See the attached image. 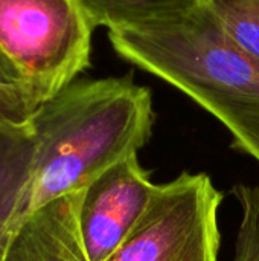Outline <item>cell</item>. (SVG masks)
<instances>
[{
  "label": "cell",
  "mask_w": 259,
  "mask_h": 261,
  "mask_svg": "<svg viewBox=\"0 0 259 261\" xmlns=\"http://www.w3.org/2000/svg\"><path fill=\"white\" fill-rule=\"evenodd\" d=\"M151 90L133 75L76 80L41 104L34 116L31 151L9 217L20 239L27 222L53 200L85 190L151 138Z\"/></svg>",
  "instance_id": "cell-1"
},
{
  "label": "cell",
  "mask_w": 259,
  "mask_h": 261,
  "mask_svg": "<svg viewBox=\"0 0 259 261\" xmlns=\"http://www.w3.org/2000/svg\"><path fill=\"white\" fill-rule=\"evenodd\" d=\"M114 52L215 116L232 147L259 164V60L238 47L202 5L108 29Z\"/></svg>",
  "instance_id": "cell-2"
},
{
  "label": "cell",
  "mask_w": 259,
  "mask_h": 261,
  "mask_svg": "<svg viewBox=\"0 0 259 261\" xmlns=\"http://www.w3.org/2000/svg\"><path fill=\"white\" fill-rule=\"evenodd\" d=\"M93 29L79 0H0V47L40 106L90 66Z\"/></svg>",
  "instance_id": "cell-3"
},
{
  "label": "cell",
  "mask_w": 259,
  "mask_h": 261,
  "mask_svg": "<svg viewBox=\"0 0 259 261\" xmlns=\"http://www.w3.org/2000/svg\"><path fill=\"white\" fill-rule=\"evenodd\" d=\"M223 193L206 173L183 171L159 190L108 261H218Z\"/></svg>",
  "instance_id": "cell-4"
},
{
  "label": "cell",
  "mask_w": 259,
  "mask_h": 261,
  "mask_svg": "<svg viewBox=\"0 0 259 261\" xmlns=\"http://www.w3.org/2000/svg\"><path fill=\"white\" fill-rule=\"evenodd\" d=\"M159 185L131 154L92 182L81 205V232L90 261H108L151 205Z\"/></svg>",
  "instance_id": "cell-5"
},
{
  "label": "cell",
  "mask_w": 259,
  "mask_h": 261,
  "mask_svg": "<svg viewBox=\"0 0 259 261\" xmlns=\"http://www.w3.org/2000/svg\"><path fill=\"white\" fill-rule=\"evenodd\" d=\"M84 193L53 200L27 222L21 231L27 261H90L79 220Z\"/></svg>",
  "instance_id": "cell-6"
},
{
  "label": "cell",
  "mask_w": 259,
  "mask_h": 261,
  "mask_svg": "<svg viewBox=\"0 0 259 261\" xmlns=\"http://www.w3.org/2000/svg\"><path fill=\"white\" fill-rule=\"evenodd\" d=\"M29 151L31 138L0 136V261H27L21 234L14 240L8 226Z\"/></svg>",
  "instance_id": "cell-7"
},
{
  "label": "cell",
  "mask_w": 259,
  "mask_h": 261,
  "mask_svg": "<svg viewBox=\"0 0 259 261\" xmlns=\"http://www.w3.org/2000/svg\"><path fill=\"white\" fill-rule=\"evenodd\" d=\"M95 28L137 24L188 11L200 0H79Z\"/></svg>",
  "instance_id": "cell-8"
},
{
  "label": "cell",
  "mask_w": 259,
  "mask_h": 261,
  "mask_svg": "<svg viewBox=\"0 0 259 261\" xmlns=\"http://www.w3.org/2000/svg\"><path fill=\"white\" fill-rule=\"evenodd\" d=\"M226 35L259 60V0H200Z\"/></svg>",
  "instance_id": "cell-9"
},
{
  "label": "cell",
  "mask_w": 259,
  "mask_h": 261,
  "mask_svg": "<svg viewBox=\"0 0 259 261\" xmlns=\"http://www.w3.org/2000/svg\"><path fill=\"white\" fill-rule=\"evenodd\" d=\"M40 104L23 87L0 86V136L31 138Z\"/></svg>",
  "instance_id": "cell-10"
},
{
  "label": "cell",
  "mask_w": 259,
  "mask_h": 261,
  "mask_svg": "<svg viewBox=\"0 0 259 261\" xmlns=\"http://www.w3.org/2000/svg\"><path fill=\"white\" fill-rule=\"evenodd\" d=\"M232 194L241 208L234 261H259V185L238 184Z\"/></svg>",
  "instance_id": "cell-11"
},
{
  "label": "cell",
  "mask_w": 259,
  "mask_h": 261,
  "mask_svg": "<svg viewBox=\"0 0 259 261\" xmlns=\"http://www.w3.org/2000/svg\"><path fill=\"white\" fill-rule=\"evenodd\" d=\"M0 86H8V87H23L26 89L23 83V76L17 66L12 63V60L2 50L0 47ZM27 90V89H26ZM29 92V90H27ZM31 93V92H29Z\"/></svg>",
  "instance_id": "cell-12"
}]
</instances>
